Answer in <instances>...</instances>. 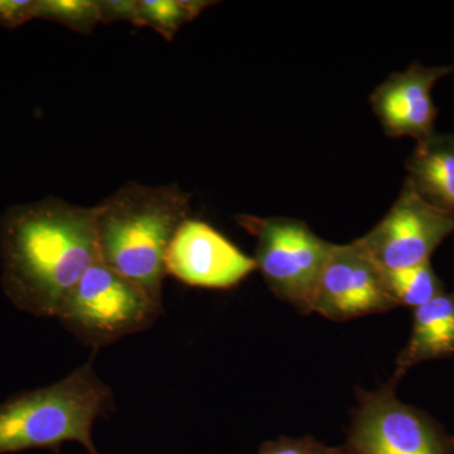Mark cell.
<instances>
[{
    "instance_id": "cell-1",
    "label": "cell",
    "mask_w": 454,
    "mask_h": 454,
    "mask_svg": "<svg viewBox=\"0 0 454 454\" xmlns=\"http://www.w3.org/2000/svg\"><path fill=\"white\" fill-rule=\"evenodd\" d=\"M2 284L18 309L57 318L83 274L100 260L94 207L47 197L12 206L0 219Z\"/></svg>"
},
{
    "instance_id": "cell-2",
    "label": "cell",
    "mask_w": 454,
    "mask_h": 454,
    "mask_svg": "<svg viewBox=\"0 0 454 454\" xmlns=\"http://www.w3.org/2000/svg\"><path fill=\"white\" fill-rule=\"evenodd\" d=\"M190 217L191 196L177 184L129 182L95 206L100 260L162 304L167 252Z\"/></svg>"
},
{
    "instance_id": "cell-3",
    "label": "cell",
    "mask_w": 454,
    "mask_h": 454,
    "mask_svg": "<svg viewBox=\"0 0 454 454\" xmlns=\"http://www.w3.org/2000/svg\"><path fill=\"white\" fill-rule=\"evenodd\" d=\"M95 352L61 381L22 391L0 404V454L29 450L59 453L66 442H77L89 454H100L92 427L115 411V399L95 372Z\"/></svg>"
},
{
    "instance_id": "cell-4",
    "label": "cell",
    "mask_w": 454,
    "mask_h": 454,
    "mask_svg": "<svg viewBox=\"0 0 454 454\" xmlns=\"http://www.w3.org/2000/svg\"><path fill=\"white\" fill-rule=\"evenodd\" d=\"M162 304L101 260L83 274L68 295L59 319L66 330L94 351L122 337L148 330Z\"/></svg>"
},
{
    "instance_id": "cell-5",
    "label": "cell",
    "mask_w": 454,
    "mask_h": 454,
    "mask_svg": "<svg viewBox=\"0 0 454 454\" xmlns=\"http://www.w3.org/2000/svg\"><path fill=\"white\" fill-rule=\"evenodd\" d=\"M239 225L256 239V267L278 300L303 315L312 313L313 298L333 245L303 221L240 215Z\"/></svg>"
},
{
    "instance_id": "cell-6",
    "label": "cell",
    "mask_w": 454,
    "mask_h": 454,
    "mask_svg": "<svg viewBox=\"0 0 454 454\" xmlns=\"http://www.w3.org/2000/svg\"><path fill=\"white\" fill-rule=\"evenodd\" d=\"M391 379L373 391L358 390L343 454H454V435L396 396Z\"/></svg>"
},
{
    "instance_id": "cell-7",
    "label": "cell",
    "mask_w": 454,
    "mask_h": 454,
    "mask_svg": "<svg viewBox=\"0 0 454 454\" xmlns=\"http://www.w3.org/2000/svg\"><path fill=\"white\" fill-rule=\"evenodd\" d=\"M453 232L454 215L427 202L406 178L387 214L355 243L382 271H391L429 262Z\"/></svg>"
},
{
    "instance_id": "cell-8",
    "label": "cell",
    "mask_w": 454,
    "mask_h": 454,
    "mask_svg": "<svg viewBox=\"0 0 454 454\" xmlns=\"http://www.w3.org/2000/svg\"><path fill=\"white\" fill-rule=\"evenodd\" d=\"M395 309L384 271L355 241L333 244L317 284L312 313L343 322Z\"/></svg>"
},
{
    "instance_id": "cell-9",
    "label": "cell",
    "mask_w": 454,
    "mask_h": 454,
    "mask_svg": "<svg viewBox=\"0 0 454 454\" xmlns=\"http://www.w3.org/2000/svg\"><path fill=\"white\" fill-rule=\"evenodd\" d=\"M256 262L205 221L187 219L166 255L167 276L187 286L231 289L255 271Z\"/></svg>"
},
{
    "instance_id": "cell-10",
    "label": "cell",
    "mask_w": 454,
    "mask_h": 454,
    "mask_svg": "<svg viewBox=\"0 0 454 454\" xmlns=\"http://www.w3.org/2000/svg\"><path fill=\"white\" fill-rule=\"evenodd\" d=\"M453 73L454 65L413 64L404 73L390 74L370 98L385 134L390 138L408 137L417 143L434 136L438 112L432 89L439 79Z\"/></svg>"
},
{
    "instance_id": "cell-11",
    "label": "cell",
    "mask_w": 454,
    "mask_h": 454,
    "mask_svg": "<svg viewBox=\"0 0 454 454\" xmlns=\"http://www.w3.org/2000/svg\"><path fill=\"white\" fill-rule=\"evenodd\" d=\"M413 310L411 337L396 358L397 381L418 364L454 354V293H441Z\"/></svg>"
},
{
    "instance_id": "cell-12",
    "label": "cell",
    "mask_w": 454,
    "mask_h": 454,
    "mask_svg": "<svg viewBox=\"0 0 454 454\" xmlns=\"http://www.w3.org/2000/svg\"><path fill=\"white\" fill-rule=\"evenodd\" d=\"M408 179L430 205L454 215V137L434 136L417 143L409 158Z\"/></svg>"
},
{
    "instance_id": "cell-13",
    "label": "cell",
    "mask_w": 454,
    "mask_h": 454,
    "mask_svg": "<svg viewBox=\"0 0 454 454\" xmlns=\"http://www.w3.org/2000/svg\"><path fill=\"white\" fill-rule=\"evenodd\" d=\"M385 286L396 307L418 309L444 292L429 262L415 267L384 271Z\"/></svg>"
},
{
    "instance_id": "cell-14",
    "label": "cell",
    "mask_w": 454,
    "mask_h": 454,
    "mask_svg": "<svg viewBox=\"0 0 454 454\" xmlns=\"http://www.w3.org/2000/svg\"><path fill=\"white\" fill-rule=\"evenodd\" d=\"M212 4L205 0H137V27H149L170 42L181 27L192 22Z\"/></svg>"
},
{
    "instance_id": "cell-15",
    "label": "cell",
    "mask_w": 454,
    "mask_h": 454,
    "mask_svg": "<svg viewBox=\"0 0 454 454\" xmlns=\"http://www.w3.org/2000/svg\"><path fill=\"white\" fill-rule=\"evenodd\" d=\"M51 20L89 35L98 25V0H37L35 20Z\"/></svg>"
},
{
    "instance_id": "cell-16",
    "label": "cell",
    "mask_w": 454,
    "mask_h": 454,
    "mask_svg": "<svg viewBox=\"0 0 454 454\" xmlns=\"http://www.w3.org/2000/svg\"><path fill=\"white\" fill-rule=\"evenodd\" d=\"M258 454H343L342 448L325 446L316 438L280 437L276 441L264 442Z\"/></svg>"
},
{
    "instance_id": "cell-17",
    "label": "cell",
    "mask_w": 454,
    "mask_h": 454,
    "mask_svg": "<svg viewBox=\"0 0 454 454\" xmlns=\"http://www.w3.org/2000/svg\"><path fill=\"white\" fill-rule=\"evenodd\" d=\"M98 22L110 25L116 22H130L137 26L138 8L137 0H98Z\"/></svg>"
},
{
    "instance_id": "cell-18",
    "label": "cell",
    "mask_w": 454,
    "mask_h": 454,
    "mask_svg": "<svg viewBox=\"0 0 454 454\" xmlns=\"http://www.w3.org/2000/svg\"><path fill=\"white\" fill-rule=\"evenodd\" d=\"M35 3L37 0H0V26L16 29L35 20Z\"/></svg>"
}]
</instances>
